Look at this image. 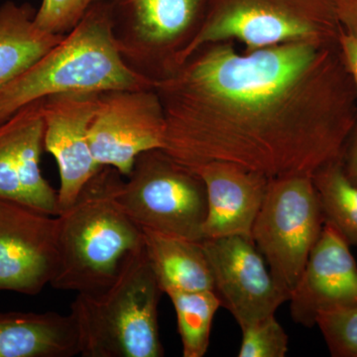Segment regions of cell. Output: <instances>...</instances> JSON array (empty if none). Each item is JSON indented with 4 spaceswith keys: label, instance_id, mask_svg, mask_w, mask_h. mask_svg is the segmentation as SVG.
I'll list each match as a JSON object with an SVG mask.
<instances>
[{
    "label": "cell",
    "instance_id": "1",
    "mask_svg": "<svg viewBox=\"0 0 357 357\" xmlns=\"http://www.w3.org/2000/svg\"><path fill=\"white\" fill-rule=\"evenodd\" d=\"M153 86L165 114L162 150L190 170L223 162L269 181L312 178L342 161L357 126L338 41L248 54L218 44Z\"/></svg>",
    "mask_w": 357,
    "mask_h": 357
},
{
    "label": "cell",
    "instance_id": "2",
    "mask_svg": "<svg viewBox=\"0 0 357 357\" xmlns=\"http://www.w3.org/2000/svg\"><path fill=\"white\" fill-rule=\"evenodd\" d=\"M121 177L115 169L100 167L76 201L57 215L60 265L52 287L102 291L116 278L126 258L144 248L142 229L117 202Z\"/></svg>",
    "mask_w": 357,
    "mask_h": 357
},
{
    "label": "cell",
    "instance_id": "3",
    "mask_svg": "<svg viewBox=\"0 0 357 357\" xmlns=\"http://www.w3.org/2000/svg\"><path fill=\"white\" fill-rule=\"evenodd\" d=\"M151 86L122 60L109 0H98L56 46L0 89V124L25 105L59 93Z\"/></svg>",
    "mask_w": 357,
    "mask_h": 357
},
{
    "label": "cell",
    "instance_id": "4",
    "mask_svg": "<svg viewBox=\"0 0 357 357\" xmlns=\"http://www.w3.org/2000/svg\"><path fill=\"white\" fill-rule=\"evenodd\" d=\"M164 292L145 248L126 258L110 285L77 293L70 307L83 357H161L159 302Z\"/></svg>",
    "mask_w": 357,
    "mask_h": 357
},
{
    "label": "cell",
    "instance_id": "5",
    "mask_svg": "<svg viewBox=\"0 0 357 357\" xmlns=\"http://www.w3.org/2000/svg\"><path fill=\"white\" fill-rule=\"evenodd\" d=\"M126 178L117 202L141 229L204 241L208 199L198 174L155 149L139 155Z\"/></svg>",
    "mask_w": 357,
    "mask_h": 357
},
{
    "label": "cell",
    "instance_id": "6",
    "mask_svg": "<svg viewBox=\"0 0 357 357\" xmlns=\"http://www.w3.org/2000/svg\"><path fill=\"white\" fill-rule=\"evenodd\" d=\"M202 0H109L112 35L126 62L152 84L174 74L199 31Z\"/></svg>",
    "mask_w": 357,
    "mask_h": 357
},
{
    "label": "cell",
    "instance_id": "7",
    "mask_svg": "<svg viewBox=\"0 0 357 357\" xmlns=\"http://www.w3.org/2000/svg\"><path fill=\"white\" fill-rule=\"evenodd\" d=\"M325 218L312 178L271 180L252 227V241L282 292L290 299Z\"/></svg>",
    "mask_w": 357,
    "mask_h": 357
},
{
    "label": "cell",
    "instance_id": "8",
    "mask_svg": "<svg viewBox=\"0 0 357 357\" xmlns=\"http://www.w3.org/2000/svg\"><path fill=\"white\" fill-rule=\"evenodd\" d=\"M165 131L163 105L154 86L112 89L98 95L89 146L98 165L128 177L139 155L163 149Z\"/></svg>",
    "mask_w": 357,
    "mask_h": 357
},
{
    "label": "cell",
    "instance_id": "9",
    "mask_svg": "<svg viewBox=\"0 0 357 357\" xmlns=\"http://www.w3.org/2000/svg\"><path fill=\"white\" fill-rule=\"evenodd\" d=\"M59 265L57 217L0 199V291L37 295Z\"/></svg>",
    "mask_w": 357,
    "mask_h": 357
},
{
    "label": "cell",
    "instance_id": "10",
    "mask_svg": "<svg viewBox=\"0 0 357 357\" xmlns=\"http://www.w3.org/2000/svg\"><path fill=\"white\" fill-rule=\"evenodd\" d=\"M215 293L241 328L275 314L288 298L275 283L252 239L243 236L201 241Z\"/></svg>",
    "mask_w": 357,
    "mask_h": 357
},
{
    "label": "cell",
    "instance_id": "11",
    "mask_svg": "<svg viewBox=\"0 0 357 357\" xmlns=\"http://www.w3.org/2000/svg\"><path fill=\"white\" fill-rule=\"evenodd\" d=\"M98 95L93 91H73L48 96L42 103L44 150L55 158L60 175V213L76 201L84 185L100 169L89 141Z\"/></svg>",
    "mask_w": 357,
    "mask_h": 357
},
{
    "label": "cell",
    "instance_id": "12",
    "mask_svg": "<svg viewBox=\"0 0 357 357\" xmlns=\"http://www.w3.org/2000/svg\"><path fill=\"white\" fill-rule=\"evenodd\" d=\"M43 100L25 105L0 124V199L57 217L58 191L43 177L40 167Z\"/></svg>",
    "mask_w": 357,
    "mask_h": 357
},
{
    "label": "cell",
    "instance_id": "13",
    "mask_svg": "<svg viewBox=\"0 0 357 357\" xmlns=\"http://www.w3.org/2000/svg\"><path fill=\"white\" fill-rule=\"evenodd\" d=\"M289 302L293 321L306 328L316 326L321 314L357 306V263L351 245L328 223Z\"/></svg>",
    "mask_w": 357,
    "mask_h": 357
},
{
    "label": "cell",
    "instance_id": "14",
    "mask_svg": "<svg viewBox=\"0 0 357 357\" xmlns=\"http://www.w3.org/2000/svg\"><path fill=\"white\" fill-rule=\"evenodd\" d=\"M340 29L264 4H237L201 28L185 53V62L204 44L227 39H237L248 51H255L301 40L337 41Z\"/></svg>",
    "mask_w": 357,
    "mask_h": 357
},
{
    "label": "cell",
    "instance_id": "15",
    "mask_svg": "<svg viewBox=\"0 0 357 357\" xmlns=\"http://www.w3.org/2000/svg\"><path fill=\"white\" fill-rule=\"evenodd\" d=\"M206 189L208 211L204 239L243 236L252 239V227L270 181L234 164L211 162L194 169Z\"/></svg>",
    "mask_w": 357,
    "mask_h": 357
},
{
    "label": "cell",
    "instance_id": "16",
    "mask_svg": "<svg viewBox=\"0 0 357 357\" xmlns=\"http://www.w3.org/2000/svg\"><path fill=\"white\" fill-rule=\"evenodd\" d=\"M79 354V333L70 314L0 312V357H73Z\"/></svg>",
    "mask_w": 357,
    "mask_h": 357
},
{
    "label": "cell",
    "instance_id": "17",
    "mask_svg": "<svg viewBox=\"0 0 357 357\" xmlns=\"http://www.w3.org/2000/svg\"><path fill=\"white\" fill-rule=\"evenodd\" d=\"M148 261L164 293L213 291V276L201 241L142 229Z\"/></svg>",
    "mask_w": 357,
    "mask_h": 357
},
{
    "label": "cell",
    "instance_id": "18",
    "mask_svg": "<svg viewBox=\"0 0 357 357\" xmlns=\"http://www.w3.org/2000/svg\"><path fill=\"white\" fill-rule=\"evenodd\" d=\"M30 4L6 1L0 6V89L34 64L65 35L49 34L34 23Z\"/></svg>",
    "mask_w": 357,
    "mask_h": 357
},
{
    "label": "cell",
    "instance_id": "19",
    "mask_svg": "<svg viewBox=\"0 0 357 357\" xmlns=\"http://www.w3.org/2000/svg\"><path fill=\"white\" fill-rule=\"evenodd\" d=\"M325 222L337 230L349 245L357 246V187L344 172L342 161L312 177Z\"/></svg>",
    "mask_w": 357,
    "mask_h": 357
},
{
    "label": "cell",
    "instance_id": "20",
    "mask_svg": "<svg viewBox=\"0 0 357 357\" xmlns=\"http://www.w3.org/2000/svg\"><path fill=\"white\" fill-rule=\"evenodd\" d=\"M177 314L184 357H203L210 345L211 325L222 307L213 291H171L167 293Z\"/></svg>",
    "mask_w": 357,
    "mask_h": 357
},
{
    "label": "cell",
    "instance_id": "21",
    "mask_svg": "<svg viewBox=\"0 0 357 357\" xmlns=\"http://www.w3.org/2000/svg\"><path fill=\"white\" fill-rule=\"evenodd\" d=\"M243 331L239 357H285L289 337L275 314L251 324Z\"/></svg>",
    "mask_w": 357,
    "mask_h": 357
},
{
    "label": "cell",
    "instance_id": "22",
    "mask_svg": "<svg viewBox=\"0 0 357 357\" xmlns=\"http://www.w3.org/2000/svg\"><path fill=\"white\" fill-rule=\"evenodd\" d=\"M333 357H357V306L321 314L317 325Z\"/></svg>",
    "mask_w": 357,
    "mask_h": 357
},
{
    "label": "cell",
    "instance_id": "23",
    "mask_svg": "<svg viewBox=\"0 0 357 357\" xmlns=\"http://www.w3.org/2000/svg\"><path fill=\"white\" fill-rule=\"evenodd\" d=\"M98 0H42L34 23L42 31L66 35L72 31Z\"/></svg>",
    "mask_w": 357,
    "mask_h": 357
},
{
    "label": "cell",
    "instance_id": "24",
    "mask_svg": "<svg viewBox=\"0 0 357 357\" xmlns=\"http://www.w3.org/2000/svg\"><path fill=\"white\" fill-rule=\"evenodd\" d=\"M337 41L357 98V27L342 28Z\"/></svg>",
    "mask_w": 357,
    "mask_h": 357
},
{
    "label": "cell",
    "instance_id": "25",
    "mask_svg": "<svg viewBox=\"0 0 357 357\" xmlns=\"http://www.w3.org/2000/svg\"><path fill=\"white\" fill-rule=\"evenodd\" d=\"M342 166L347 178L357 187V126L345 148Z\"/></svg>",
    "mask_w": 357,
    "mask_h": 357
},
{
    "label": "cell",
    "instance_id": "26",
    "mask_svg": "<svg viewBox=\"0 0 357 357\" xmlns=\"http://www.w3.org/2000/svg\"><path fill=\"white\" fill-rule=\"evenodd\" d=\"M335 8L337 20L344 26L342 28L357 27V0H337Z\"/></svg>",
    "mask_w": 357,
    "mask_h": 357
}]
</instances>
